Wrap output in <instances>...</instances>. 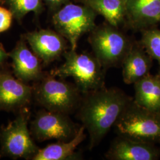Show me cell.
I'll use <instances>...</instances> for the list:
<instances>
[{"instance_id":"1","label":"cell","mask_w":160,"mask_h":160,"mask_svg":"<svg viewBox=\"0 0 160 160\" xmlns=\"http://www.w3.org/2000/svg\"><path fill=\"white\" fill-rule=\"evenodd\" d=\"M132 99L116 87H104L82 94L78 118L88 134L90 150L100 143Z\"/></svg>"},{"instance_id":"19","label":"cell","mask_w":160,"mask_h":160,"mask_svg":"<svg viewBox=\"0 0 160 160\" xmlns=\"http://www.w3.org/2000/svg\"><path fill=\"white\" fill-rule=\"evenodd\" d=\"M140 44L149 57L158 62L160 72V30H142Z\"/></svg>"},{"instance_id":"13","label":"cell","mask_w":160,"mask_h":160,"mask_svg":"<svg viewBox=\"0 0 160 160\" xmlns=\"http://www.w3.org/2000/svg\"><path fill=\"white\" fill-rule=\"evenodd\" d=\"M152 66V59L140 43L133 42L122 63V77L126 84H133L148 75Z\"/></svg>"},{"instance_id":"7","label":"cell","mask_w":160,"mask_h":160,"mask_svg":"<svg viewBox=\"0 0 160 160\" xmlns=\"http://www.w3.org/2000/svg\"><path fill=\"white\" fill-rule=\"evenodd\" d=\"M28 113L20 114L7 126L0 131V157L12 158H33L39 149L29 133Z\"/></svg>"},{"instance_id":"4","label":"cell","mask_w":160,"mask_h":160,"mask_svg":"<svg viewBox=\"0 0 160 160\" xmlns=\"http://www.w3.org/2000/svg\"><path fill=\"white\" fill-rule=\"evenodd\" d=\"M118 135L150 143H160V113L133 101L128 104L114 126Z\"/></svg>"},{"instance_id":"3","label":"cell","mask_w":160,"mask_h":160,"mask_svg":"<svg viewBox=\"0 0 160 160\" xmlns=\"http://www.w3.org/2000/svg\"><path fill=\"white\" fill-rule=\"evenodd\" d=\"M93 54L107 70L122 65L133 42L119 28L109 24L96 26L89 33Z\"/></svg>"},{"instance_id":"17","label":"cell","mask_w":160,"mask_h":160,"mask_svg":"<svg viewBox=\"0 0 160 160\" xmlns=\"http://www.w3.org/2000/svg\"><path fill=\"white\" fill-rule=\"evenodd\" d=\"M109 24L119 28L126 20V0H81Z\"/></svg>"},{"instance_id":"10","label":"cell","mask_w":160,"mask_h":160,"mask_svg":"<svg viewBox=\"0 0 160 160\" xmlns=\"http://www.w3.org/2000/svg\"><path fill=\"white\" fill-rule=\"evenodd\" d=\"M32 51L45 65L58 59L66 52L67 42L62 35L49 29H42L26 34Z\"/></svg>"},{"instance_id":"12","label":"cell","mask_w":160,"mask_h":160,"mask_svg":"<svg viewBox=\"0 0 160 160\" xmlns=\"http://www.w3.org/2000/svg\"><path fill=\"white\" fill-rule=\"evenodd\" d=\"M8 55L12 58L14 73L18 80L26 82L43 78L41 60L30 51L24 41L18 42Z\"/></svg>"},{"instance_id":"20","label":"cell","mask_w":160,"mask_h":160,"mask_svg":"<svg viewBox=\"0 0 160 160\" xmlns=\"http://www.w3.org/2000/svg\"><path fill=\"white\" fill-rule=\"evenodd\" d=\"M12 14L9 9L0 7V33L5 32L12 25Z\"/></svg>"},{"instance_id":"6","label":"cell","mask_w":160,"mask_h":160,"mask_svg":"<svg viewBox=\"0 0 160 160\" xmlns=\"http://www.w3.org/2000/svg\"><path fill=\"white\" fill-rule=\"evenodd\" d=\"M35 95L38 102L47 110L67 114L78 109L82 97L75 84L57 80L52 75L41 79Z\"/></svg>"},{"instance_id":"15","label":"cell","mask_w":160,"mask_h":160,"mask_svg":"<svg viewBox=\"0 0 160 160\" xmlns=\"http://www.w3.org/2000/svg\"><path fill=\"white\" fill-rule=\"evenodd\" d=\"M133 85V101L151 112L160 113V72L149 74Z\"/></svg>"},{"instance_id":"11","label":"cell","mask_w":160,"mask_h":160,"mask_svg":"<svg viewBox=\"0 0 160 160\" xmlns=\"http://www.w3.org/2000/svg\"><path fill=\"white\" fill-rule=\"evenodd\" d=\"M133 30H144L160 23V0H126V20Z\"/></svg>"},{"instance_id":"21","label":"cell","mask_w":160,"mask_h":160,"mask_svg":"<svg viewBox=\"0 0 160 160\" xmlns=\"http://www.w3.org/2000/svg\"><path fill=\"white\" fill-rule=\"evenodd\" d=\"M48 7L54 12L57 11L62 6L68 3L69 0H43Z\"/></svg>"},{"instance_id":"9","label":"cell","mask_w":160,"mask_h":160,"mask_svg":"<svg viewBox=\"0 0 160 160\" xmlns=\"http://www.w3.org/2000/svg\"><path fill=\"white\" fill-rule=\"evenodd\" d=\"M105 156L110 160H156L160 158V149L154 143L118 135Z\"/></svg>"},{"instance_id":"22","label":"cell","mask_w":160,"mask_h":160,"mask_svg":"<svg viewBox=\"0 0 160 160\" xmlns=\"http://www.w3.org/2000/svg\"><path fill=\"white\" fill-rule=\"evenodd\" d=\"M9 55L6 52L4 48L0 45V63H2Z\"/></svg>"},{"instance_id":"2","label":"cell","mask_w":160,"mask_h":160,"mask_svg":"<svg viewBox=\"0 0 160 160\" xmlns=\"http://www.w3.org/2000/svg\"><path fill=\"white\" fill-rule=\"evenodd\" d=\"M63 55L65 62L53 69L52 75L61 78L72 77L82 94L105 87L106 70L94 54L87 52L78 53L71 49Z\"/></svg>"},{"instance_id":"8","label":"cell","mask_w":160,"mask_h":160,"mask_svg":"<svg viewBox=\"0 0 160 160\" xmlns=\"http://www.w3.org/2000/svg\"><path fill=\"white\" fill-rule=\"evenodd\" d=\"M80 127L71 120L68 114L46 110L37 114L32 123V131L40 141H68L75 137Z\"/></svg>"},{"instance_id":"18","label":"cell","mask_w":160,"mask_h":160,"mask_svg":"<svg viewBox=\"0 0 160 160\" xmlns=\"http://www.w3.org/2000/svg\"><path fill=\"white\" fill-rule=\"evenodd\" d=\"M43 0H6L13 17L20 20L29 12L39 14L43 10Z\"/></svg>"},{"instance_id":"5","label":"cell","mask_w":160,"mask_h":160,"mask_svg":"<svg viewBox=\"0 0 160 160\" xmlns=\"http://www.w3.org/2000/svg\"><path fill=\"white\" fill-rule=\"evenodd\" d=\"M97 14L85 4L69 2L55 12L52 22L58 33L67 40L71 50H76L80 38L94 29Z\"/></svg>"},{"instance_id":"14","label":"cell","mask_w":160,"mask_h":160,"mask_svg":"<svg viewBox=\"0 0 160 160\" xmlns=\"http://www.w3.org/2000/svg\"><path fill=\"white\" fill-rule=\"evenodd\" d=\"M32 88L7 73H0V109L11 110L29 102Z\"/></svg>"},{"instance_id":"16","label":"cell","mask_w":160,"mask_h":160,"mask_svg":"<svg viewBox=\"0 0 160 160\" xmlns=\"http://www.w3.org/2000/svg\"><path fill=\"white\" fill-rule=\"evenodd\" d=\"M85 131L84 127L81 125L73 139L68 141H58L57 143L49 145L44 148L39 149L32 160H77L78 159V158L81 159V156L75 151L86 139Z\"/></svg>"}]
</instances>
